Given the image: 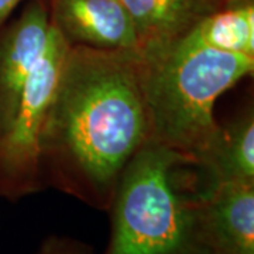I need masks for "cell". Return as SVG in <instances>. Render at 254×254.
I'll use <instances>...</instances> for the list:
<instances>
[{"mask_svg":"<svg viewBox=\"0 0 254 254\" xmlns=\"http://www.w3.org/2000/svg\"><path fill=\"white\" fill-rule=\"evenodd\" d=\"M196 167L208 174L206 182L254 184V115L246 109L242 115L219 125L206 151Z\"/></svg>","mask_w":254,"mask_h":254,"instance_id":"9","label":"cell"},{"mask_svg":"<svg viewBox=\"0 0 254 254\" xmlns=\"http://www.w3.org/2000/svg\"><path fill=\"white\" fill-rule=\"evenodd\" d=\"M69 47L53 24L44 54L23 88L14 118L0 136V198L18 200L44 187L40 140Z\"/></svg>","mask_w":254,"mask_h":254,"instance_id":"4","label":"cell"},{"mask_svg":"<svg viewBox=\"0 0 254 254\" xmlns=\"http://www.w3.org/2000/svg\"><path fill=\"white\" fill-rule=\"evenodd\" d=\"M148 141L140 53L69 47L40 140L44 185L108 212L120 175Z\"/></svg>","mask_w":254,"mask_h":254,"instance_id":"1","label":"cell"},{"mask_svg":"<svg viewBox=\"0 0 254 254\" xmlns=\"http://www.w3.org/2000/svg\"><path fill=\"white\" fill-rule=\"evenodd\" d=\"M51 28L50 9L33 0L0 31V136L14 118L23 88L44 54Z\"/></svg>","mask_w":254,"mask_h":254,"instance_id":"6","label":"cell"},{"mask_svg":"<svg viewBox=\"0 0 254 254\" xmlns=\"http://www.w3.org/2000/svg\"><path fill=\"white\" fill-rule=\"evenodd\" d=\"M209 3L215 7V9H218L220 6H223V4H226L227 1H230V0H208Z\"/></svg>","mask_w":254,"mask_h":254,"instance_id":"13","label":"cell"},{"mask_svg":"<svg viewBox=\"0 0 254 254\" xmlns=\"http://www.w3.org/2000/svg\"><path fill=\"white\" fill-rule=\"evenodd\" d=\"M34 254H93V247L69 236H47Z\"/></svg>","mask_w":254,"mask_h":254,"instance_id":"11","label":"cell"},{"mask_svg":"<svg viewBox=\"0 0 254 254\" xmlns=\"http://www.w3.org/2000/svg\"><path fill=\"white\" fill-rule=\"evenodd\" d=\"M136 33L140 55L165 50L216 10L208 0H119Z\"/></svg>","mask_w":254,"mask_h":254,"instance_id":"8","label":"cell"},{"mask_svg":"<svg viewBox=\"0 0 254 254\" xmlns=\"http://www.w3.org/2000/svg\"><path fill=\"white\" fill-rule=\"evenodd\" d=\"M141 57L150 141L198 163L219 123L218 98L254 71V57L210 47L190 33L165 50Z\"/></svg>","mask_w":254,"mask_h":254,"instance_id":"2","label":"cell"},{"mask_svg":"<svg viewBox=\"0 0 254 254\" xmlns=\"http://www.w3.org/2000/svg\"><path fill=\"white\" fill-rule=\"evenodd\" d=\"M21 0H0V28L6 23V20L11 14V11L16 9Z\"/></svg>","mask_w":254,"mask_h":254,"instance_id":"12","label":"cell"},{"mask_svg":"<svg viewBox=\"0 0 254 254\" xmlns=\"http://www.w3.org/2000/svg\"><path fill=\"white\" fill-rule=\"evenodd\" d=\"M190 36L223 51L254 57L253 0H230L200 18Z\"/></svg>","mask_w":254,"mask_h":254,"instance_id":"10","label":"cell"},{"mask_svg":"<svg viewBox=\"0 0 254 254\" xmlns=\"http://www.w3.org/2000/svg\"><path fill=\"white\" fill-rule=\"evenodd\" d=\"M195 161L148 141L120 175L110 203V235L102 254H205L196 223L200 182L178 178Z\"/></svg>","mask_w":254,"mask_h":254,"instance_id":"3","label":"cell"},{"mask_svg":"<svg viewBox=\"0 0 254 254\" xmlns=\"http://www.w3.org/2000/svg\"><path fill=\"white\" fill-rule=\"evenodd\" d=\"M50 17L69 46L136 50V33L119 0H50Z\"/></svg>","mask_w":254,"mask_h":254,"instance_id":"7","label":"cell"},{"mask_svg":"<svg viewBox=\"0 0 254 254\" xmlns=\"http://www.w3.org/2000/svg\"><path fill=\"white\" fill-rule=\"evenodd\" d=\"M196 223L205 254H254V184L203 182Z\"/></svg>","mask_w":254,"mask_h":254,"instance_id":"5","label":"cell"}]
</instances>
